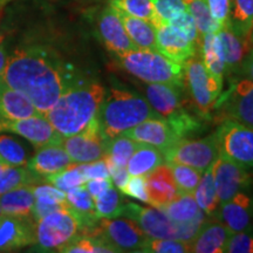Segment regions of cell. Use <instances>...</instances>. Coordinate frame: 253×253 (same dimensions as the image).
<instances>
[{"label": "cell", "mask_w": 253, "mask_h": 253, "mask_svg": "<svg viewBox=\"0 0 253 253\" xmlns=\"http://www.w3.org/2000/svg\"><path fill=\"white\" fill-rule=\"evenodd\" d=\"M78 77L54 50L27 45L8 56L2 81L26 96L45 115Z\"/></svg>", "instance_id": "6da1fadb"}, {"label": "cell", "mask_w": 253, "mask_h": 253, "mask_svg": "<svg viewBox=\"0 0 253 253\" xmlns=\"http://www.w3.org/2000/svg\"><path fill=\"white\" fill-rule=\"evenodd\" d=\"M167 164L171 169L179 194H194L202 178V171L185 164L173 162H167Z\"/></svg>", "instance_id": "8d00e7d4"}, {"label": "cell", "mask_w": 253, "mask_h": 253, "mask_svg": "<svg viewBox=\"0 0 253 253\" xmlns=\"http://www.w3.org/2000/svg\"><path fill=\"white\" fill-rule=\"evenodd\" d=\"M176 223H188L203 214L194 194H179L169 203L157 208Z\"/></svg>", "instance_id": "f546056e"}, {"label": "cell", "mask_w": 253, "mask_h": 253, "mask_svg": "<svg viewBox=\"0 0 253 253\" xmlns=\"http://www.w3.org/2000/svg\"><path fill=\"white\" fill-rule=\"evenodd\" d=\"M207 4L214 21L223 28L229 20L231 0H207Z\"/></svg>", "instance_id": "7dc6e473"}, {"label": "cell", "mask_w": 253, "mask_h": 253, "mask_svg": "<svg viewBox=\"0 0 253 253\" xmlns=\"http://www.w3.org/2000/svg\"><path fill=\"white\" fill-rule=\"evenodd\" d=\"M116 13L121 19L126 33L130 38L135 46L140 49L157 50L156 47V27L150 21L143 19L131 17L125 12L116 9Z\"/></svg>", "instance_id": "4316f807"}, {"label": "cell", "mask_w": 253, "mask_h": 253, "mask_svg": "<svg viewBox=\"0 0 253 253\" xmlns=\"http://www.w3.org/2000/svg\"><path fill=\"white\" fill-rule=\"evenodd\" d=\"M138 144H140L138 142L121 134L107 142L106 154L103 158L107 162L115 164L118 167H126L129 158L137 149Z\"/></svg>", "instance_id": "d6a6232c"}, {"label": "cell", "mask_w": 253, "mask_h": 253, "mask_svg": "<svg viewBox=\"0 0 253 253\" xmlns=\"http://www.w3.org/2000/svg\"><path fill=\"white\" fill-rule=\"evenodd\" d=\"M106 163H107V166H108L109 175H110V178H112V182L116 186H118V189L120 190V191H123L126 182H128L129 177H130V173H129L128 170H126V167H118V166H115V164L107 162V161H106Z\"/></svg>", "instance_id": "c3c4849f"}, {"label": "cell", "mask_w": 253, "mask_h": 253, "mask_svg": "<svg viewBox=\"0 0 253 253\" xmlns=\"http://www.w3.org/2000/svg\"><path fill=\"white\" fill-rule=\"evenodd\" d=\"M231 233L232 232L220 220H205L201 230L190 243L191 252L223 253Z\"/></svg>", "instance_id": "603a6c76"}, {"label": "cell", "mask_w": 253, "mask_h": 253, "mask_svg": "<svg viewBox=\"0 0 253 253\" xmlns=\"http://www.w3.org/2000/svg\"><path fill=\"white\" fill-rule=\"evenodd\" d=\"M197 43L186 39L181 32L169 24L156 27L157 52L177 63L183 65L186 60L196 55Z\"/></svg>", "instance_id": "d6986e66"}, {"label": "cell", "mask_w": 253, "mask_h": 253, "mask_svg": "<svg viewBox=\"0 0 253 253\" xmlns=\"http://www.w3.org/2000/svg\"><path fill=\"white\" fill-rule=\"evenodd\" d=\"M82 229L81 219L68 205L36 220V244L40 251H59Z\"/></svg>", "instance_id": "52a82bcc"}, {"label": "cell", "mask_w": 253, "mask_h": 253, "mask_svg": "<svg viewBox=\"0 0 253 253\" xmlns=\"http://www.w3.org/2000/svg\"><path fill=\"white\" fill-rule=\"evenodd\" d=\"M122 192L125 195H128L132 198L137 199V201L144 202V203L149 204L147 186H145V177H143V176H131L130 175Z\"/></svg>", "instance_id": "f6af8a7d"}, {"label": "cell", "mask_w": 253, "mask_h": 253, "mask_svg": "<svg viewBox=\"0 0 253 253\" xmlns=\"http://www.w3.org/2000/svg\"><path fill=\"white\" fill-rule=\"evenodd\" d=\"M97 31L106 48L116 56L138 49L129 38L113 6L109 5L101 12L97 21Z\"/></svg>", "instance_id": "e0dca14e"}, {"label": "cell", "mask_w": 253, "mask_h": 253, "mask_svg": "<svg viewBox=\"0 0 253 253\" xmlns=\"http://www.w3.org/2000/svg\"><path fill=\"white\" fill-rule=\"evenodd\" d=\"M34 196L37 197H46L52 198L59 202L66 201V192L55 188L52 184H42V185H34Z\"/></svg>", "instance_id": "681fc988"}, {"label": "cell", "mask_w": 253, "mask_h": 253, "mask_svg": "<svg viewBox=\"0 0 253 253\" xmlns=\"http://www.w3.org/2000/svg\"><path fill=\"white\" fill-rule=\"evenodd\" d=\"M218 36L220 38L221 48H223L225 72L229 74L238 73L240 65L248 52V40L237 36L229 24L218 31Z\"/></svg>", "instance_id": "484cf974"}, {"label": "cell", "mask_w": 253, "mask_h": 253, "mask_svg": "<svg viewBox=\"0 0 253 253\" xmlns=\"http://www.w3.org/2000/svg\"><path fill=\"white\" fill-rule=\"evenodd\" d=\"M2 214V211H1V208H0V216H1Z\"/></svg>", "instance_id": "6f0895ef"}, {"label": "cell", "mask_w": 253, "mask_h": 253, "mask_svg": "<svg viewBox=\"0 0 253 253\" xmlns=\"http://www.w3.org/2000/svg\"><path fill=\"white\" fill-rule=\"evenodd\" d=\"M252 50H253V49H252Z\"/></svg>", "instance_id": "680465c9"}, {"label": "cell", "mask_w": 253, "mask_h": 253, "mask_svg": "<svg viewBox=\"0 0 253 253\" xmlns=\"http://www.w3.org/2000/svg\"><path fill=\"white\" fill-rule=\"evenodd\" d=\"M166 162H173L192 167L204 172L219 156L216 134L199 140L182 138L163 151Z\"/></svg>", "instance_id": "8fae6325"}, {"label": "cell", "mask_w": 253, "mask_h": 253, "mask_svg": "<svg viewBox=\"0 0 253 253\" xmlns=\"http://www.w3.org/2000/svg\"><path fill=\"white\" fill-rule=\"evenodd\" d=\"M39 181H41L40 177L28 168L6 166L0 173V195L21 185L34 184Z\"/></svg>", "instance_id": "e575fe53"}, {"label": "cell", "mask_w": 253, "mask_h": 253, "mask_svg": "<svg viewBox=\"0 0 253 253\" xmlns=\"http://www.w3.org/2000/svg\"><path fill=\"white\" fill-rule=\"evenodd\" d=\"M149 253H189L191 252L190 242L181 239H148L143 251Z\"/></svg>", "instance_id": "b9f144b4"}, {"label": "cell", "mask_w": 253, "mask_h": 253, "mask_svg": "<svg viewBox=\"0 0 253 253\" xmlns=\"http://www.w3.org/2000/svg\"><path fill=\"white\" fill-rule=\"evenodd\" d=\"M212 172L220 205L252 184V177L245 168L221 155L213 162Z\"/></svg>", "instance_id": "4fadbf2b"}, {"label": "cell", "mask_w": 253, "mask_h": 253, "mask_svg": "<svg viewBox=\"0 0 253 253\" xmlns=\"http://www.w3.org/2000/svg\"><path fill=\"white\" fill-rule=\"evenodd\" d=\"M11 131L26 138L36 148L61 144L63 137L42 114L23 120L0 119V132Z\"/></svg>", "instance_id": "5bb4252c"}, {"label": "cell", "mask_w": 253, "mask_h": 253, "mask_svg": "<svg viewBox=\"0 0 253 253\" xmlns=\"http://www.w3.org/2000/svg\"><path fill=\"white\" fill-rule=\"evenodd\" d=\"M34 202V184L21 185L0 195L2 214L8 216L33 217Z\"/></svg>", "instance_id": "d4e9b609"}, {"label": "cell", "mask_w": 253, "mask_h": 253, "mask_svg": "<svg viewBox=\"0 0 253 253\" xmlns=\"http://www.w3.org/2000/svg\"><path fill=\"white\" fill-rule=\"evenodd\" d=\"M199 46L203 55V63L207 71L217 80L223 82V74L225 72L223 48H221L220 38L216 33H208L201 38Z\"/></svg>", "instance_id": "83f0119b"}, {"label": "cell", "mask_w": 253, "mask_h": 253, "mask_svg": "<svg viewBox=\"0 0 253 253\" xmlns=\"http://www.w3.org/2000/svg\"><path fill=\"white\" fill-rule=\"evenodd\" d=\"M149 204L154 208H160L169 203L179 195L171 169L168 164H161L153 171L145 175Z\"/></svg>", "instance_id": "7402d4cb"}, {"label": "cell", "mask_w": 253, "mask_h": 253, "mask_svg": "<svg viewBox=\"0 0 253 253\" xmlns=\"http://www.w3.org/2000/svg\"><path fill=\"white\" fill-rule=\"evenodd\" d=\"M224 252L253 253V230L231 233Z\"/></svg>", "instance_id": "7bdbcfd3"}, {"label": "cell", "mask_w": 253, "mask_h": 253, "mask_svg": "<svg viewBox=\"0 0 253 253\" xmlns=\"http://www.w3.org/2000/svg\"><path fill=\"white\" fill-rule=\"evenodd\" d=\"M250 41H251V43H253V28H252V32H251V36H250Z\"/></svg>", "instance_id": "11a10c76"}, {"label": "cell", "mask_w": 253, "mask_h": 253, "mask_svg": "<svg viewBox=\"0 0 253 253\" xmlns=\"http://www.w3.org/2000/svg\"><path fill=\"white\" fill-rule=\"evenodd\" d=\"M109 243L116 252H142L149 237L129 218H100L90 235Z\"/></svg>", "instance_id": "30bf717a"}, {"label": "cell", "mask_w": 253, "mask_h": 253, "mask_svg": "<svg viewBox=\"0 0 253 253\" xmlns=\"http://www.w3.org/2000/svg\"><path fill=\"white\" fill-rule=\"evenodd\" d=\"M0 158L11 167H27L30 161L24 144L8 135H0Z\"/></svg>", "instance_id": "d590c367"}, {"label": "cell", "mask_w": 253, "mask_h": 253, "mask_svg": "<svg viewBox=\"0 0 253 253\" xmlns=\"http://www.w3.org/2000/svg\"><path fill=\"white\" fill-rule=\"evenodd\" d=\"M169 25L173 28H176L178 32H181L186 39L197 43L199 46V41H201V39H199L197 27H196L194 18L191 17V14H190L188 11L177 14L175 18H172L171 20L169 21Z\"/></svg>", "instance_id": "ee69618b"}, {"label": "cell", "mask_w": 253, "mask_h": 253, "mask_svg": "<svg viewBox=\"0 0 253 253\" xmlns=\"http://www.w3.org/2000/svg\"><path fill=\"white\" fill-rule=\"evenodd\" d=\"M110 6L131 17L150 21L154 26L156 25L157 18L151 0H112Z\"/></svg>", "instance_id": "74e56055"}, {"label": "cell", "mask_w": 253, "mask_h": 253, "mask_svg": "<svg viewBox=\"0 0 253 253\" xmlns=\"http://www.w3.org/2000/svg\"><path fill=\"white\" fill-rule=\"evenodd\" d=\"M108 138L103 135L99 118L94 119L84 130L63 137L61 145L74 164L90 163L101 160L106 154Z\"/></svg>", "instance_id": "7c38bea8"}, {"label": "cell", "mask_w": 253, "mask_h": 253, "mask_svg": "<svg viewBox=\"0 0 253 253\" xmlns=\"http://www.w3.org/2000/svg\"><path fill=\"white\" fill-rule=\"evenodd\" d=\"M45 182L54 185L55 188L60 189L63 192H67L68 190L73 188L84 185V183L87 182V178L80 171L78 164H73L68 169H65L58 173H54V175L46 177Z\"/></svg>", "instance_id": "ab89813d"}, {"label": "cell", "mask_w": 253, "mask_h": 253, "mask_svg": "<svg viewBox=\"0 0 253 253\" xmlns=\"http://www.w3.org/2000/svg\"><path fill=\"white\" fill-rule=\"evenodd\" d=\"M6 166H7V164H6V163L4 162V161H2L1 158H0V173L2 172V170H4V168H5Z\"/></svg>", "instance_id": "db71d44e"}, {"label": "cell", "mask_w": 253, "mask_h": 253, "mask_svg": "<svg viewBox=\"0 0 253 253\" xmlns=\"http://www.w3.org/2000/svg\"><path fill=\"white\" fill-rule=\"evenodd\" d=\"M163 151L154 145L140 143L126 164L131 176H145L163 163Z\"/></svg>", "instance_id": "f1b7e54d"}, {"label": "cell", "mask_w": 253, "mask_h": 253, "mask_svg": "<svg viewBox=\"0 0 253 253\" xmlns=\"http://www.w3.org/2000/svg\"><path fill=\"white\" fill-rule=\"evenodd\" d=\"M7 59L8 56H7V50H6L5 36L0 34V79H2V75H4Z\"/></svg>", "instance_id": "f5cc1de1"}, {"label": "cell", "mask_w": 253, "mask_h": 253, "mask_svg": "<svg viewBox=\"0 0 253 253\" xmlns=\"http://www.w3.org/2000/svg\"><path fill=\"white\" fill-rule=\"evenodd\" d=\"M71 157L61 144H48L38 148V151L28 161L27 168L42 181L73 166Z\"/></svg>", "instance_id": "44dd1931"}, {"label": "cell", "mask_w": 253, "mask_h": 253, "mask_svg": "<svg viewBox=\"0 0 253 253\" xmlns=\"http://www.w3.org/2000/svg\"><path fill=\"white\" fill-rule=\"evenodd\" d=\"M227 24L237 36L250 40L253 28V0H231Z\"/></svg>", "instance_id": "4dcf8cb0"}, {"label": "cell", "mask_w": 253, "mask_h": 253, "mask_svg": "<svg viewBox=\"0 0 253 253\" xmlns=\"http://www.w3.org/2000/svg\"><path fill=\"white\" fill-rule=\"evenodd\" d=\"M36 244V220L33 217L0 216V252Z\"/></svg>", "instance_id": "2e32d148"}, {"label": "cell", "mask_w": 253, "mask_h": 253, "mask_svg": "<svg viewBox=\"0 0 253 253\" xmlns=\"http://www.w3.org/2000/svg\"><path fill=\"white\" fill-rule=\"evenodd\" d=\"M219 219L232 233L252 230L253 199L244 191L238 192L221 204Z\"/></svg>", "instance_id": "ffe728a7"}, {"label": "cell", "mask_w": 253, "mask_h": 253, "mask_svg": "<svg viewBox=\"0 0 253 253\" xmlns=\"http://www.w3.org/2000/svg\"><path fill=\"white\" fill-rule=\"evenodd\" d=\"M113 186L112 178H96V179H88L84 183V188L89 192L93 199L97 196L103 194L104 191L110 189Z\"/></svg>", "instance_id": "f907efd6"}, {"label": "cell", "mask_w": 253, "mask_h": 253, "mask_svg": "<svg viewBox=\"0 0 253 253\" xmlns=\"http://www.w3.org/2000/svg\"><path fill=\"white\" fill-rule=\"evenodd\" d=\"M225 119L253 128V81L243 79L235 82L216 106Z\"/></svg>", "instance_id": "9a60e30c"}, {"label": "cell", "mask_w": 253, "mask_h": 253, "mask_svg": "<svg viewBox=\"0 0 253 253\" xmlns=\"http://www.w3.org/2000/svg\"><path fill=\"white\" fill-rule=\"evenodd\" d=\"M106 94L97 81L78 77L45 116L62 137H68L99 118Z\"/></svg>", "instance_id": "7a4b0ae2"}, {"label": "cell", "mask_w": 253, "mask_h": 253, "mask_svg": "<svg viewBox=\"0 0 253 253\" xmlns=\"http://www.w3.org/2000/svg\"><path fill=\"white\" fill-rule=\"evenodd\" d=\"M151 2L157 18L155 27L169 24V21L177 14L188 11L184 0H151Z\"/></svg>", "instance_id": "60d3db41"}, {"label": "cell", "mask_w": 253, "mask_h": 253, "mask_svg": "<svg viewBox=\"0 0 253 253\" xmlns=\"http://www.w3.org/2000/svg\"><path fill=\"white\" fill-rule=\"evenodd\" d=\"M120 66L145 84H166L184 89V68L157 50L135 49L116 56Z\"/></svg>", "instance_id": "277c9868"}, {"label": "cell", "mask_w": 253, "mask_h": 253, "mask_svg": "<svg viewBox=\"0 0 253 253\" xmlns=\"http://www.w3.org/2000/svg\"><path fill=\"white\" fill-rule=\"evenodd\" d=\"M9 0H0V5H4L6 2H8Z\"/></svg>", "instance_id": "9f6ffc18"}, {"label": "cell", "mask_w": 253, "mask_h": 253, "mask_svg": "<svg viewBox=\"0 0 253 253\" xmlns=\"http://www.w3.org/2000/svg\"><path fill=\"white\" fill-rule=\"evenodd\" d=\"M121 216L137 223L149 238L181 239L190 243L205 223L204 213L188 223H176L160 209L144 208L135 203L123 205Z\"/></svg>", "instance_id": "5b68a950"}, {"label": "cell", "mask_w": 253, "mask_h": 253, "mask_svg": "<svg viewBox=\"0 0 253 253\" xmlns=\"http://www.w3.org/2000/svg\"><path fill=\"white\" fill-rule=\"evenodd\" d=\"M186 9L194 18L199 39L208 33H216L221 28L211 15L207 0H184Z\"/></svg>", "instance_id": "836d02e7"}, {"label": "cell", "mask_w": 253, "mask_h": 253, "mask_svg": "<svg viewBox=\"0 0 253 253\" xmlns=\"http://www.w3.org/2000/svg\"><path fill=\"white\" fill-rule=\"evenodd\" d=\"M184 84L190 97L201 115H209L221 93L223 82L212 77L205 68L203 60L192 56L183 63Z\"/></svg>", "instance_id": "9c48e42d"}, {"label": "cell", "mask_w": 253, "mask_h": 253, "mask_svg": "<svg viewBox=\"0 0 253 253\" xmlns=\"http://www.w3.org/2000/svg\"><path fill=\"white\" fill-rule=\"evenodd\" d=\"M78 168L80 171L84 173V177L88 179H96V178H110L108 166L103 158L94 161L90 163L78 164Z\"/></svg>", "instance_id": "bcb514c9"}, {"label": "cell", "mask_w": 253, "mask_h": 253, "mask_svg": "<svg viewBox=\"0 0 253 253\" xmlns=\"http://www.w3.org/2000/svg\"><path fill=\"white\" fill-rule=\"evenodd\" d=\"M238 73L240 75H243L244 79H249V80L253 81V50H251L243 60Z\"/></svg>", "instance_id": "816d5d0a"}, {"label": "cell", "mask_w": 253, "mask_h": 253, "mask_svg": "<svg viewBox=\"0 0 253 253\" xmlns=\"http://www.w3.org/2000/svg\"><path fill=\"white\" fill-rule=\"evenodd\" d=\"M213 164V163H212ZM212 164L205 170L202 175L197 188L194 191L196 202L201 210L207 216H216L218 205H219V198H218L216 185H214Z\"/></svg>", "instance_id": "1f68e13d"}, {"label": "cell", "mask_w": 253, "mask_h": 253, "mask_svg": "<svg viewBox=\"0 0 253 253\" xmlns=\"http://www.w3.org/2000/svg\"><path fill=\"white\" fill-rule=\"evenodd\" d=\"M138 143L154 145L164 151L182 140L163 118L149 119L123 132Z\"/></svg>", "instance_id": "ac0fdd59"}, {"label": "cell", "mask_w": 253, "mask_h": 253, "mask_svg": "<svg viewBox=\"0 0 253 253\" xmlns=\"http://www.w3.org/2000/svg\"><path fill=\"white\" fill-rule=\"evenodd\" d=\"M183 88L166 84H148L145 96L150 106L163 116L173 131L181 138L194 134L201 129V123L183 107L181 91Z\"/></svg>", "instance_id": "8992f818"}, {"label": "cell", "mask_w": 253, "mask_h": 253, "mask_svg": "<svg viewBox=\"0 0 253 253\" xmlns=\"http://www.w3.org/2000/svg\"><path fill=\"white\" fill-rule=\"evenodd\" d=\"M95 211L99 218H116L122 213L121 195L113 186L94 198Z\"/></svg>", "instance_id": "f35d334b"}, {"label": "cell", "mask_w": 253, "mask_h": 253, "mask_svg": "<svg viewBox=\"0 0 253 253\" xmlns=\"http://www.w3.org/2000/svg\"><path fill=\"white\" fill-rule=\"evenodd\" d=\"M161 115L147 99L135 91L112 87L106 94L101 106L99 121L103 135L108 140L140 125L149 119H158Z\"/></svg>", "instance_id": "3957f363"}, {"label": "cell", "mask_w": 253, "mask_h": 253, "mask_svg": "<svg viewBox=\"0 0 253 253\" xmlns=\"http://www.w3.org/2000/svg\"><path fill=\"white\" fill-rule=\"evenodd\" d=\"M36 115L40 113L33 103L0 79V119L23 120Z\"/></svg>", "instance_id": "cb8c5ba5"}, {"label": "cell", "mask_w": 253, "mask_h": 253, "mask_svg": "<svg viewBox=\"0 0 253 253\" xmlns=\"http://www.w3.org/2000/svg\"><path fill=\"white\" fill-rule=\"evenodd\" d=\"M219 155L246 170H253V128L225 119L214 131Z\"/></svg>", "instance_id": "ba28073f"}]
</instances>
